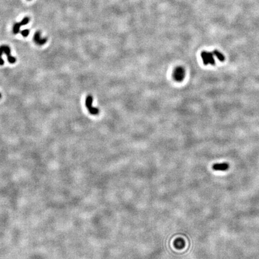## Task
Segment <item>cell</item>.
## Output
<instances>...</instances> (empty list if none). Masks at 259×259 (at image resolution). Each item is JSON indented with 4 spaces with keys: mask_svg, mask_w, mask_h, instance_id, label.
Returning <instances> with one entry per match:
<instances>
[{
    "mask_svg": "<svg viewBox=\"0 0 259 259\" xmlns=\"http://www.w3.org/2000/svg\"><path fill=\"white\" fill-rule=\"evenodd\" d=\"M92 103H93L92 97L91 95H88L85 100V106L91 114L93 115H97L99 113V110L98 108L94 107L92 105Z\"/></svg>",
    "mask_w": 259,
    "mask_h": 259,
    "instance_id": "cell-1",
    "label": "cell"
},
{
    "mask_svg": "<svg viewBox=\"0 0 259 259\" xmlns=\"http://www.w3.org/2000/svg\"><path fill=\"white\" fill-rule=\"evenodd\" d=\"M185 71L182 67H177L173 71V77L176 82H181L185 78Z\"/></svg>",
    "mask_w": 259,
    "mask_h": 259,
    "instance_id": "cell-2",
    "label": "cell"
},
{
    "mask_svg": "<svg viewBox=\"0 0 259 259\" xmlns=\"http://www.w3.org/2000/svg\"><path fill=\"white\" fill-rule=\"evenodd\" d=\"M201 57L203 61V64L205 65L211 64L215 65V60L214 58V54L211 52H207L205 51H203L201 53Z\"/></svg>",
    "mask_w": 259,
    "mask_h": 259,
    "instance_id": "cell-3",
    "label": "cell"
},
{
    "mask_svg": "<svg viewBox=\"0 0 259 259\" xmlns=\"http://www.w3.org/2000/svg\"><path fill=\"white\" fill-rule=\"evenodd\" d=\"M2 47H3V53H5L6 54V55L7 57V60H8V61L9 62V63L14 64L16 62V60L15 57H13L11 55L10 48L8 46H6V45H2Z\"/></svg>",
    "mask_w": 259,
    "mask_h": 259,
    "instance_id": "cell-4",
    "label": "cell"
},
{
    "mask_svg": "<svg viewBox=\"0 0 259 259\" xmlns=\"http://www.w3.org/2000/svg\"><path fill=\"white\" fill-rule=\"evenodd\" d=\"M33 40L34 42L38 45H45L47 41V38H41V33L40 31H37L33 37Z\"/></svg>",
    "mask_w": 259,
    "mask_h": 259,
    "instance_id": "cell-5",
    "label": "cell"
},
{
    "mask_svg": "<svg viewBox=\"0 0 259 259\" xmlns=\"http://www.w3.org/2000/svg\"><path fill=\"white\" fill-rule=\"evenodd\" d=\"M229 168V164L227 163H217L213 165L212 169L216 171H226Z\"/></svg>",
    "mask_w": 259,
    "mask_h": 259,
    "instance_id": "cell-6",
    "label": "cell"
},
{
    "mask_svg": "<svg viewBox=\"0 0 259 259\" xmlns=\"http://www.w3.org/2000/svg\"><path fill=\"white\" fill-rule=\"evenodd\" d=\"M174 246L178 249H181L182 248H184L185 245V242L184 241V239H182V238H178L177 239H176L174 242Z\"/></svg>",
    "mask_w": 259,
    "mask_h": 259,
    "instance_id": "cell-7",
    "label": "cell"
},
{
    "mask_svg": "<svg viewBox=\"0 0 259 259\" xmlns=\"http://www.w3.org/2000/svg\"><path fill=\"white\" fill-rule=\"evenodd\" d=\"M213 54L220 61H224V60H225V58H224V56L221 53V52H220L218 51H217V50H215L214 52H213Z\"/></svg>",
    "mask_w": 259,
    "mask_h": 259,
    "instance_id": "cell-8",
    "label": "cell"
},
{
    "mask_svg": "<svg viewBox=\"0 0 259 259\" xmlns=\"http://www.w3.org/2000/svg\"><path fill=\"white\" fill-rule=\"evenodd\" d=\"M21 26H23L21 22H18L15 24L14 26H13V32L14 34H17L19 33L20 31V28Z\"/></svg>",
    "mask_w": 259,
    "mask_h": 259,
    "instance_id": "cell-9",
    "label": "cell"
},
{
    "mask_svg": "<svg viewBox=\"0 0 259 259\" xmlns=\"http://www.w3.org/2000/svg\"><path fill=\"white\" fill-rule=\"evenodd\" d=\"M30 33V31L29 30H24L21 32L22 36L24 37H27L29 35Z\"/></svg>",
    "mask_w": 259,
    "mask_h": 259,
    "instance_id": "cell-10",
    "label": "cell"
},
{
    "mask_svg": "<svg viewBox=\"0 0 259 259\" xmlns=\"http://www.w3.org/2000/svg\"><path fill=\"white\" fill-rule=\"evenodd\" d=\"M1 98V93H0V98Z\"/></svg>",
    "mask_w": 259,
    "mask_h": 259,
    "instance_id": "cell-11",
    "label": "cell"
},
{
    "mask_svg": "<svg viewBox=\"0 0 259 259\" xmlns=\"http://www.w3.org/2000/svg\"><path fill=\"white\" fill-rule=\"evenodd\" d=\"M28 1H31V0H28Z\"/></svg>",
    "mask_w": 259,
    "mask_h": 259,
    "instance_id": "cell-12",
    "label": "cell"
}]
</instances>
